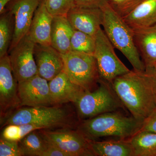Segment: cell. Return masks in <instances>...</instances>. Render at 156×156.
<instances>
[{"label": "cell", "mask_w": 156, "mask_h": 156, "mask_svg": "<svg viewBox=\"0 0 156 156\" xmlns=\"http://www.w3.org/2000/svg\"><path fill=\"white\" fill-rule=\"evenodd\" d=\"M113 88L132 116L144 122L156 108L153 79L151 71L131 70L115 79Z\"/></svg>", "instance_id": "obj_1"}, {"label": "cell", "mask_w": 156, "mask_h": 156, "mask_svg": "<svg viewBox=\"0 0 156 156\" xmlns=\"http://www.w3.org/2000/svg\"><path fill=\"white\" fill-rule=\"evenodd\" d=\"M143 123L132 116L108 112L83 120L79 131L90 140L111 136L129 139L140 131Z\"/></svg>", "instance_id": "obj_2"}, {"label": "cell", "mask_w": 156, "mask_h": 156, "mask_svg": "<svg viewBox=\"0 0 156 156\" xmlns=\"http://www.w3.org/2000/svg\"><path fill=\"white\" fill-rule=\"evenodd\" d=\"M101 9L103 12V30L114 48L128 59L134 70L145 71V65L134 43L133 29L108 3Z\"/></svg>", "instance_id": "obj_3"}, {"label": "cell", "mask_w": 156, "mask_h": 156, "mask_svg": "<svg viewBox=\"0 0 156 156\" xmlns=\"http://www.w3.org/2000/svg\"><path fill=\"white\" fill-rule=\"evenodd\" d=\"M69 114L60 106L27 107L17 109L1 120L3 126L34 124L42 129L65 127L69 124Z\"/></svg>", "instance_id": "obj_4"}, {"label": "cell", "mask_w": 156, "mask_h": 156, "mask_svg": "<svg viewBox=\"0 0 156 156\" xmlns=\"http://www.w3.org/2000/svg\"><path fill=\"white\" fill-rule=\"evenodd\" d=\"M75 104L79 115L85 119L124 106L112 84L101 79L96 89L84 92Z\"/></svg>", "instance_id": "obj_5"}, {"label": "cell", "mask_w": 156, "mask_h": 156, "mask_svg": "<svg viewBox=\"0 0 156 156\" xmlns=\"http://www.w3.org/2000/svg\"><path fill=\"white\" fill-rule=\"evenodd\" d=\"M61 55L63 71L71 82L86 91H92L100 80L94 55L70 51Z\"/></svg>", "instance_id": "obj_6"}, {"label": "cell", "mask_w": 156, "mask_h": 156, "mask_svg": "<svg viewBox=\"0 0 156 156\" xmlns=\"http://www.w3.org/2000/svg\"><path fill=\"white\" fill-rule=\"evenodd\" d=\"M114 48L101 28L95 36L94 56L100 79L111 84L115 78L131 71L117 56Z\"/></svg>", "instance_id": "obj_7"}, {"label": "cell", "mask_w": 156, "mask_h": 156, "mask_svg": "<svg viewBox=\"0 0 156 156\" xmlns=\"http://www.w3.org/2000/svg\"><path fill=\"white\" fill-rule=\"evenodd\" d=\"M38 131L48 144L68 153L71 156H94L91 150V140L79 130L61 129Z\"/></svg>", "instance_id": "obj_8"}, {"label": "cell", "mask_w": 156, "mask_h": 156, "mask_svg": "<svg viewBox=\"0 0 156 156\" xmlns=\"http://www.w3.org/2000/svg\"><path fill=\"white\" fill-rule=\"evenodd\" d=\"M35 45L27 34L9 51L11 68L18 83L38 74L34 55Z\"/></svg>", "instance_id": "obj_9"}, {"label": "cell", "mask_w": 156, "mask_h": 156, "mask_svg": "<svg viewBox=\"0 0 156 156\" xmlns=\"http://www.w3.org/2000/svg\"><path fill=\"white\" fill-rule=\"evenodd\" d=\"M20 105L18 82L13 74L9 54L0 58L1 120Z\"/></svg>", "instance_id": "obj_10"}, {"label": "cell", "mask_w": 156, "mask_h": 156, "mask_svg": "<svg viewBox=\"0 0 156 156\" xmlns=\"http://www.w3.org/2000/svg\"><path fill=\"white\" fill-rule=\"evenodd\" d=\"M21 106L38 107L53 105L49 81L38 74L18 83Z\"/></svg>", "instance_id": "obj_11"}, {"label": "cell", "mask_w": 156, "mask_h": 156, "mask_svg": "<svg viewBox=\"0 0 156 156\" xmlns=\"http://www.w3.org/2000/svg\"><path fill=\"white\" fill-rule=\"evenodd\" d=\"M43 0H15L9 11L14 17L13 38L9 51L28 33L36 10Z\"/></svg>", "instance_id": "obj_12"}, {"label": "cell", "mask_w": 156, "mask_h": 156, "mask_svg": "<svg viewBox=\"0 0 156 156\" xmlns=\"http://www.w3.org/2000/svg\"><path fill=\"white\" fill-rule=\"evenodd\" d=\"M66 16L74 30L83 32L93 37L96 36L102 26L103 12L100 8L74 5Z\"/></svg>", "instance_id": "obj_13"}, {"label": "cell", "mask_w": 156, "mask_h": 156, "mask_svg": "<svg viewBox=\"0 0 156 156\" xmlns=\"http://www.w3.org/2000/svg\"><path fill=\"white\" fill-rule=\"evenodd\" d=\"M34 55L38 74L47 80H53L63 70L61 54L51 45L36 44Z\"/></svg>", "instance_id": "obj_14"}, {"label": "cell", "mask_w": 156, "mask_h": 156, "mask_svg": "<svg viewBox=\"0 0 156 156\" xmlns=\"http://www.w3.org/2000/svg\"><path fill=\"white\" fill-rule=\"evenodd\" d=\"M49 86L53 105L69 102L75 103L81 95L86 92L72 83L63 70L49 81Z\"/></svg>", "instance_id": "obj_15"}, {"label": "cell", "mask_w": 156, "mask_h": 156, "mask_svg": "<svg viewBox=\"0 0 156 156\" xmlns=\"http://www.w3.org/2000/svg\"><path fill=\"white\" fill-rule=\"evenodd\" d=\"M133 30L134 43L146 70L151 69L156 62V24Z\"/></svg>", "instance_id": "obj_16"}, {"label": "cell", "mask_w": 156, "mask_h": 156, "mask_svg": "<svg viewBox=\"0 0 156 156\" xmlns=\"http://www.w3.org/2000/svg\"><path fill=\"white\" fill-rule=\"evenodd\" d=\"M53 16L43 0L36 10L28 33L36 44L51 45V33Z\"/></svg>", "instance_id": "obj_17"}, {"label": "cell", "mask_w": 156, "mask_h": 156, "mask_svg": "<svg viewBox=\"0 0 156 156\" xmlns=\"http://www.w3.org/2000/svg\"><path fill=\"white\" fill-rule=\"evenodd\" d=\"M74 30L66 15L53 16L51 33V46L61 53L70 51V41Z\"/></svg>", "instance_id": "obj_18"}, {"label": "cell", "mask_w": 156, "mask_h": 156, "mask_svg": "<svg viewBox=\"0 0 156 156\" xmlns=\"http://www.w3.org/2000/svg\"><path fill=\"white\" fill-rule=\"evenodd\" d=\"M132 29L145 28L156 24V0H143L122 18Z\"/></svg>", "instance_id": "obj_19"}, {"label": "cell", "mask_w": 156, "mask_h": 156, "mask_svg": "<svg viewBox=\"0 0 156 156\" xmlns=\"http://www.w3.org/2000/svg\"><path fill=\"white\" fill-rule=\"evenodd\" d=\"M90 146L94 156H134L129 139L102 141L91 140Z\"/></svg>", "instance_id": "obj_20"}, {"label": "cell", "mask_w": 156, "mask_h": 156, "mask_svg": "<svg viewBox=\"0 0 156 156\" xmlns=\"http://www.w3.org/2000/svg\"><path fill=\"white\" fill-rule=\"evenodd\" d=\"M134 156H154L156 153V133L140 131L129 139Z\"/></svg>", "instance_id": "obj_21"}, {"label": "cell", "mask_w": 156, "mask_h": 156, "mask_svg": "<svg viewBox=\"0 0 156 156\" xmlns=\"http://www.w3.org/2000/svg\"><path fill=\"white\" fill-rule=\"evenodd\" d=\"M18 143L23 156H42L48 146L38 130L27 134Z\"/></svg>", "instance_id": "obj_22"}, {"label": "cell", "mask_w": 156, "mask_h": 156, "mask_svg": "<svg viewBox=\"0 0 156 156\" xmlns=\"http://www.w3.org/2000/svg\"><path fill=\"white\" fill-rule=\"evenodd\" d=\"M0 18V58L8 54L14 30V20L10 11L1 14Z\"/></svg>", "instance_id": "obj_23"}, {"label": "cell", "mask_w": 156, "mask_h": 156, "mask_svg": "<svg viewBox=\"0 0 156 156\" xmlns=\"http://www.w3.org/2000/svg\"><path fill=\"white\" fill-rule=\"evenodd\" d=\"M95 37L79 30H74L70 41V51L94 55Z\"/></svg>", "instance_id": "obj_24"}, {"label": "cell", "mask_w": 156, "mask_h": 156, "mask_svg": "<svg viewBox=\"0 0 156 156\" xmlns=\"http://www.w3.org/2000/svg\"><path fill=\"white\" fill-rule=\"evenodd\" d=\"M48 11L53 16L66 15L75 5L74 0H44Z\"/></svg>", "instance_id": "obj_25"}, {"label": "cell", "mask_w": 156, "mask_h": 156, "mask_svg": "<svg viewBox=\"0 0 156 156\" xmlns=\"http://www.w3.org/2000/svg\"><path fill=\"white\" fill-rule=\"evenodd\" d=\"M143 0H108V4L113 10L123 18Z\"/></svg>", "instance_id": "obj_26"}, {"label": "cell", "mask_w": 156, "mask_h": 156, "mask_svg": "<svg viewBox=\"0 0 156 156\" xmlns=\"http://www.w3.org/2000/svg\"><path fill=\"white\" fill-rule=\"evenodd\" d=\"M18 141L8 140L1 137L0 156H22Z\"/></svg>", "instance_id": "obj_27"}, {"label": "cell", "mask_w": 156, "mask_h": 156, "mask_svg": "<svg viewBox=\"0 0 156 156\" xmlns=\"http://www.w3.org/2000/svg\"><path fill=\"white\" fill-rule=\"evenodd\" d=\"M107 2L108 0H74L76 6L100 9Z\"/></svg>", "instance_id": "obj_28"}, {"label": "cell", "mask_w": 156, "mask_h": 156, "mask_svg": "<svg viewBox=\"0 0 156 156\" xmlns=\"http://www.w3.org/2000/svg\"><path fill=\"white\" fill-rule=\"evenodd\" d=\"M140 131L156 133V108L144 122Z\"/></svg>", "instance_id": "obj_29"}, {"label": "cell", "mask_w": 156, "mask_h": 156, "mask_svg": "<svg viewBox=\"0 0 156 156\" xmlns=\"http://www.w3.org/2000/svg\"><path fill=\"white\" fill-rule=\"evenodd\" d=\"M42 156H71L68 153L59 149L48 144L47 150L44 152Z\"/></svg>", "instance_id": "obj_30"}, {"label": "cell", "mask_w": 156, "mask_h": 156, "mask_svg": "<svg viewBox=\"0 0 156 156\" xmlns=\"http://www.w3.org/2000/svg\"><path fill=\"white\" fill-rule=\"evenodd\" d=\"M13 0H0V14L5 12V7L8 3Z\"/></svg>", "instance_id": "obj_31"}, {"label": "cell", "mask_w": 156, "mask_h": 156, "mask_svg": "<svg viewBox=\"0 0 156 156\" xmlns=\"http://www.w3.org/2000/svg\"><path fill=\"white\" fill-rule=\"evenodd\" d=\"M146 70L150 71L151 73L152 74L153 79L154 90L156 99V71L154 70L153 69Z\"/></svg>", "instance_id": "obj_32"}, {"label": "cell", "mask_w": 156, "mask_h": 156, "mask_svg": "<svg viewBox=\"0 0 156 156\" xmlns=\"http://www.w3.org/2000/svg\"><path fill=\"white\" fill-rule=\"evenodd\" d=\"M151 69L154 70L156 71V62L155 63V64L154 65L153 67V68Z\"/></svg>", "instance_id": "obj_33"}, {"label": "cell", "mask_w": 156, "mask_h": 156, "mask_svg": "<svg viewBox=\"0 0 156 156\" xmlns=\"http://www.w3.org/2000/svg\"><path fill=\"white\" fill-rule=\"evenodd\" d=\"M156 156V153L155 154V156Z\"/></svg>", "instance_id": "obj_34"}]
</instances>
